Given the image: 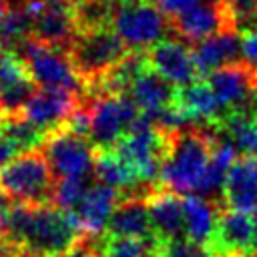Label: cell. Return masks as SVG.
Wrapping results in <instances>:
<instances>
[{"instance_id":"obj_28","label":"cell","mask_w":257,"mask_h":257,"mask_svg":"<svg viewBox=\"0 0 257 257\" xmlns=\"http://www.w3.org/2000/svg\"><path fill=\"white\" fill-rule=\"evenodd\" d=\"M229 16V24L235 32L245 34L257 26V0H223Z\"/></svg>"},{"instance_id":"obj_22","label":"cell","mask_w":257,"mask_h":257,"mask_svg":"<svg viewBox=\"0 0 257 257\" xmlns=\"http://www.w3.org/2000/svg\"><path fill=\"white\" fill-rule=\"evenodd\" d=\"M92 175L96 177L98 183H104V185L120 189V191H131L137 185H141V181H139L137 173L133 171V167L114 149L96 151Z\"/></svg>"},{"instance_id":"obj_31","label":"cell","mask_w":257,"mask_h":257,"mask_svg":"<svg viewBox=\"0 0 257 257\" xmlns=\"http://www.w3.org/2000/svg\"><path fill=\"white\" fill-rule=\"evenodd\" d=\"M241 54L245 62L257 66V26L241 34Z\"/></svg>"},{"instance_id":"obj_9","label":"cell","mask_w":257,"mask_h":257,"mask_svg":"<svg viewBox=\"0 0 257 257\" xmlns=\"http://www.w3.org/2000/svg\"><path fill=\"white\" fill-rule=\"evenodd\" d=\"M110 28L128 50H147L165 36L169 22L155 4L141 0L135 4H118Z\"/></svg>"},{"instance_id":"obj_32","label":"cell","mask_w":257,"mask_h":257,"mask_svg":"<svg viewBox=\"0 0 257 257\" xmlns=\"http://www.w3.org/2000/svg\"><path fill=\"white\" fill-rule=\"evenodd\" d=\"M14 207H16V203H12V197L6 195V193L0 189V237H2V239H4L6 233H8Z\"/></svg>"},{"instance_id":"obj_38","label":"cell","mask_w":257,"mask_h":257,"mask_svg":"<svg viewBox=\"0 0 257 257\" xmlns=\"http://www.w3.org/2000/svg\"><path fill=\"white\" fill-rule=\"evenodd\" d=\"M2 251H4V239L0 237V257H2Z\"/></svg>"},{"instance_id":"obj_36","label":"cell","mask_w":257,"mask_h":257,"mask_svg":"<svg viewBox=\"0 0 257 257\" xmlns=\"http://www.w3.org/2000/svg\"><path fill=\"white\" fill-rule=\"evenodd\" d=\"M217 257H257V251H253V253H245V255H217Z\"/></svg>"},{"instance_id":"obj_30","label":"cell","mask_w":257,"mask_h":257,"mask_svg":"<svg viewBox=\"0 0 257 257\" xmlns=\"http://www.w3.org/2000/svg\"><path fill=\"white\" fill-rule=\"evenodd\" d=\"M201 0H155V6L167 16V18H177L181 14H185L187 10H191L193 6H197Z\"/></svg>"},{"instance_id":"obj_39","label":"cell","mask_w":257,"mask_h":257,"mask_svg":"<svg viewBox=\"0 0 257 257\" xmlns=\"http://www.w3.org/2000/svg\"><path fill=\"white\" fill-rule=\"evenodd\" d=\"M255 213H257V209H255ZM255 219H257V217H255Z\"/></svg>"},{"instance_id":"obj_37","label":"cell","mask_w":257,"mask_h":257,"mask_svg":"<svg viewBox=\"0 0 257 257\" xmlns=\"http://www.w3.org/2000/svg\"><path fill=\"white\" fill-rule=\"evenodd\" d=\"M116 4H135V2H141V0H114Z\"/></svg>"},{"instance_id":"obj_23","label":"cell","mask_w":257,"mask_h":257,"mask_svg":"<svg viewBox=\"0 0 257 257\" xmlns=\"http://www.w3.org/2000/svg\"><path fill=\"white\" fill-rule=\"evenodd\" d=\"M32 16L22 4H14L0 20V48L18 52V48L32 36Z\"/></svg>"},{"instance_id":"obj_17","label":"cell","mask_w":257,"mask_h":257,"mask_svg":"<svg viewBox=\"0 0 257 257\" xmlns=\"http://www.w3.org/2000/svg\"><path fill=\"white\" fill-rule=\"evenodd\" d=\"M221 203L239 211H255L257 209V159L251 155L239 157L225 181Z\"/></svg>"},{"instance_id":"obj_26","label":"cell","mask_w":257,"mask_h":257,"mask_svg":"<svg viewBox=\"0 0 257 257\" xmlns=\"http://www.w3.org/2000/svg\"><path fill=\"white\" fill-rule=\"evenodd\" d=\"M159 241L135 237H102V253L106 257H155Z\"/></svg>"},{"instance_id":"obj_6","label":"cell","mask_w":257,"mask_h":257,"mask_svg":"<svg viewBox=\"0 0 257 257\" xmlns=\"http://www.w3.org/2000/svg\"><path fill=\"white\" fill-rule=\"evenodd\" d=\"M88 141L96 151L114 149L141 118V108L131 94H100L90 98Z\"/></svg>"},{"instance_id":"obj_4","label":"cell","mask_w":257,"mask_h":257,"mask_svg":"<svg viewBox=\"0 0 257 257\" xmlns=\"http://www.w3.org/2000/svg\"><path fill=\"white\" fill-rule=\"evenodd\" d=\"M54 179L42 149L18 153L0 169V189L22 205L52 203Z\"/></svg>"},{"instance_id":"obj_5","label":"cell","mask_w":257,"mask_h":257,"mask_svg":"<svg viewBox=\"0 0 257 257\" xmlns=\"http://www.w3.org/2000/svg\"><path fill=\"white\" fill-rule=\"evenodd\" d=\"M171 135L173 131L163 128L151 116L141 114L135 126L118 141L114 151L133 167L141 183L157 185L163 161L171 147Z\"/></svg>"},{"instance_id":"obj_1","label":"cell","mask_w":257,"mask_h":257,"mask_svg":"<svg viewBox=\"0 0 257 257\" xmlns=\"http://www.w3.org/2000/svg\"><path fill=\"white\" fill-rule=\"evenodd\" d=\"M6 241L24 249L30 257H68L90 237L82 231L76 215L54 203H16Z\"/></svg>"},{"instance_id":"obj_24","label":"cell","mask_w":257,"mask_h":257,"mask_svg":"<svg viewBox=\"0 0 257 257\" xmlns=\"http://www.w3.org/2000/svg\"><path fill=\"white\" fill-rule=\"evenodd\" d=\"M2 133L6 135V139L14 145V149L18 153L24 151H34V149H42L44 141H46V133L38 126H34L30 120H26L24 116H14V118H4L0 120Z\"/></svg>"},{"instance_id":"obj_11","label":"cell","mask_w":257,"mask_h":257,"mask_svg":"<svg viewBox=\"0 0 257 257\" xmlns=\"http://www.w3.org/2000/svg\"><path fill=\"white\" fill-rule=\"evenodd\" d=\"M209 251L217 255H245L257 251V219L239 209L221 205Z\"/></svg>"},{"instance_id":"obj_35","label":"cell","mask_w":257,"mask_h":257,"mask_svg":"<svg viewBox=\"0 0 257 257\" xmlns=\"http://www.w3.org/2000/svg\"><path fill=\"white\" fill-rule=\"evenodd\" d=\"M48 2H62V4H70V6H76V4H80V2H84V0H48Z\"/></svg>"},{"instance_id":"obj_13","label":"cell","mask_w":257,"mask_h":257,"mask_svg":"<svg viewBox=\"0 0 257 257\" xmlns=\"http://www.w3.org/2000/svg\"><path fill=\"white\" fill-rule=\"evenodd\" d=\"M173 30L181 40L201 42L223 30H233L229 24L227 8L223 0H201L185 14L173 18Z\"/></svg>"},{"instance_id":"obj_15","label":"cell","mask_w":257,"mask_h":257,"mask_svg":"<svg viewBox=\"0 0 257 257\" xmlns=\"http://www.w3.org/2000/svg\"><path fill=\"white\" fill-rule=\"evenodd\" d=\"M122 199V191L108 187L104 183L90 185L84 193L78 207L72 211L88 237H102L106 233V225L116 205Z\"/></svg>"},{"instance_id":"obj_25","label":"cell","mask_w":257,"mask_h":257,"mask_svg":"<svg viewBox=\"0 0 257 257\" xmlns=\"http://www.w3.org/2000/svg\"><path fill=\"white\" fill-rule=\"evenodd\" d=\"M118 4L114 0H84L74 6L78 32L94 28H110Z\"/></svg>"},{"instance_id":"obj_27","label":"cell","mask_w":257,"mask_h":257,"mask_svg":"<svg viewBox=\"0 0 257 257\" xmlns=\"http://www.w3.org/2000/svg\"><path fill=\"white\" fill-rule=\"evenodd\" d=\"M88 191V179H58L52 203L64 211H74Z\"/></svg>"},{"instance_id":"obj_29","label":"cell","mask_w":257,"mask_h":257,"mask_svg":"<svg viewBox=\"0 0 257 257\" xmlns=\"http://www.w3.org/2000/svg\"><path fill=\"white\" fill-rule=\"evenodd\" d=\"M155 257H213V255L205 245L195 243L183 235V237L159 241Z\"/></svg>"},{"instance_id":"obj_20","label":"cell","mask_w":257,"mask_h":257,"mask_svg":"<svg viewBox=\"0 0 257 257\" xmlns=\"http://www.w3.org/2000/svg\"><path fill=\"white\" fill-rule=\"evenodd\" d=\"M128 94L135 98V102L139 104L143 114L155 118L157 114H161L163 110H167L175 104L177 86L171 84L169 80H165L163 76H159L157 72H153L151 68H147L135 80Z\"/></svg>"},{"instance_id":"obj_34","label":"cell","mask_w":257,"mask_h":257,"mask_svg":"<svg viewBox=\"0 0 257 257\" xmlns=\"http://www.w3.org/2000/svg\"><path fill=\"white\" fill-rule=\"evenodd\" d=\"M10 8V4H8V0H0V20L4 18V14H6V10Z\"/></svg>"},{"instance_id":"obj_33","label":"cell","mask_w":257,"mask_h":257,"mask_svg":"<svg viewBox=\"0 0 257 257\" xmlns=\"http://www.w3.org/2000/svg\"><path fill=\"white\" fill-rule=\"evenodd\" d=\"M102 237H104V235H102ZM84 257H106V255L102 253V239H100V243H98V245H94V247H92Z\"/></svg>"},{"instance_id":"obj_18","label":"cell","mask_w":257,"mask_h":257,"mask_svg":"<svg viewBox=\"0 0 257 257\" xmlns=\"http://www.w3.org/2000/svg\"><path fill=\"white\" fill-rule=\"evenodd\" d=\"M147 201H149L153 229L159 241L185 235V207L181 195L157 187L147 197Z\"/></svg>"},{"instance_id":"obj_7","label":"cell","mask_w":257,"mask_h":257,"mask_svg":"<svg viewBox=\"0 0 257 257\" xmlns=\"http://www.w3.org/2000/svg\"><path fill=\"white\" fill-rule=\"evenodd\" d=\"M30 76L42 88H66L84 94V86L70 62V56L62 48L48 46L36 38H28L18 48Z\"/></svg>"},{"instance_id":"obj_19","label":"cell","mask_w":257,"mask_h":257,"mask_svg":"<svg viewBox=\"0 0 257 257\" xmlns=\"http://www.w3.org/2000/svg\"><path fill=\"white\" fill-rule=\"evenodd\" d=\"M241 34L235 30H223L211 38H205L195 44L193 58L199 70V76L211 74L213 70L237 62V54L241 52Z\"/></svg>"},{"instance_id":"obj_14","label":"cell","mask_w":257,"mask_h":257,"mask_svg":"<svg viewBox=\"0 0 257 257\" xmlns=\"http://www.w3.org/2000/svg\"><path fill=\"white\" fill-rule=\"evenodd\" d=\"M76 36L78 24L74 16V6L46 0L44 8L36 14L32 22V38L48 46L68 50Z\"/></svg>"},{"instance_id":"obj_16","label":"cell","mask_w":257,"mask_h":257,"mask_svg":"<svg viewBox=\"0 0 257 257\" xmlns=\"http://www.w3.org/2000/svg\"><path fill=\"white\" fill-rule=\"evenodd\" d=\"M189 124L193 126H213L221 120V106L211 88L205 80H193L185 86H177L175 104H173Z\"/></svg>"},{"instance_id":"obj_8","label":"cell","mask_w":257,"mask_h":257,"mask_svg":"<svg viewBox=\"0 0 257 257\" xmlns=\"http://www.w3.org/2000/svg\"><path fill=\"white\" fill-rule=\"evenodd\" d=\"M56 179H88L94 171L96 149L86 137L62 126L50 133L42 145Z\"/></svg>"},{"instance_id":"obj_10","label":"cell","mask_w":257,"mask_h":257,"mask_svg":"<svg viewBox=\"0 0 257 257\" xmlns=\"http://www.w3.org/2000/svg\"><path fill=\"white\" fill-rule=\"evenodd\" d=\"M84 104L82 94L66 88H42L38 86L36 92L28 98V102L22 108V114L26 120H30L34 126L42 128L46 135L62 128L68 118Z\"/></svg>"},{"instance_id":"obj_2","label":"cell","mask_w":257,"mask_h":257,"mask_svg":"<svg viewBox=\"0 0 257 257\" xmlns=\"http://www.w3.org/2000/svg\"><path fill=\"white\" fill-rule=\"evenodd\" d=\"M219 141L217 126H185L173 131L171 147L159 173V189L177 195H197L213 149Z\"/></svg>"},{"instance_id":"obj_12","label":"cell","mask_w":257,"mask_h":257,"mask_svg":"<svg viewBox=\"0 0 257 257\" xmlns=\"http://www.w3.org/2000/svg\"><path fill=\"white\" fill-rule=\"evenodd\" d=\"M145 52L149 68L175 86H185L199 76L193 50L181 38H163Z\"/></svg>"},{"instance_id":"obj_3","label":"cell","mask_w":257,"mask_h":257,"mask_svg":"<svg viewBox=\"0 0 257 257\" xmlns=\"http://www.w3.org/2000/svg\"><path fill=\"white\" fill-rule=\"evenodd\" d=\"M66 52L88 94L131 50L112 28H94L78 32Z\"/></svg>"},{"instance_id":"obj_21","label":"cell","mask_w":257,"mask_h":257,"mask_svg":"<svg viewBox=\"0 0 257 257\" xmlns=\"http://www.w3.org/2000/svg\"><path fill=\"white\" fill-rule=\"evenodd\" d=\"M183 207H185V237L209 249V241L217 225L221 203L207 201L201 195H183Z\"/></svg>"}]
</instances>
